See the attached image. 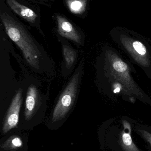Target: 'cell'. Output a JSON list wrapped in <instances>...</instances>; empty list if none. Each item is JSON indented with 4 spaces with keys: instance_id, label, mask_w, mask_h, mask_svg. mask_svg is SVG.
Returning a JSON list of instances; mask_svg holds the SVG:
<instances>
[{
    "instance_id": "6da1fadb",
    "label": "cell",
    "mask_w": 151,
    "mask_h": 151,
    "mask_svg": "<svg viewBox=\"0 0 151 151\" xmlns=\"http://www.w3.org/2000/svg\"><path fill=\"white\" fill-rule=\"evenodd\" d=\"M0 17L6 33L19 48L26 62L33 69L40 70L42 53L27 30L9 14L1 13Z\"/></svg>"
},
{
    "instance_id": "7a4b0ae2",
    "label": "cell",
    "mask_w": 151,
    "mask_h": 151,
    "mask_svg": "<svg viewBox=\"0 0 151 151\" xmlns=\"http://www.w3.org/2000/svg\"><path fill=\"white\" fill-rule=\"evenodd\" d=\"M82 63L76 69L68 84L60 95L51 115V122L57 123L64 119L76 100L82 73Z\"/></svg>"
},
{
    "instance_id": "3957f363",
    "label": "cell",
    "mask_w": 151,
    "mask_h": 151,
    "mask_svg": "<svg viewBox=\"0 0 151 151\" xmlns=\"http://www.w3.org/2000/svg\"><path fill=\"white\" fill-rule=\"evenodd\" d=\"M41 102L39 90L33 84L30 85L27 91L20 129H28L33 127L34 123H35V117L39 113Z\"/></svg>"
},
{
    "instance_id": "277c9868",
    "label": "cell",
    "mask_w": 151,
    "mask_h": 151,
    "mask_svg": "<svg viewBox=\"0 0 151 151\" xmlns=\"http://www.w3.org/2000/svg\"><path fill=\"white\" fill-rule=\"evenodd\" d=\"M23 101V90L19 89L15 94L4 120L1 135H5L17 127L19 122L20 114Z\"/></svg>"
},
{
    "instance_id": "5b68a950",
    "label": "cell",
    "mask_w": 151,
    "mask_h": 151,
    "mask_svg": "<svg viewBox=\"0 0 151 151\" xmlns=\"http://www.w3.org/2000/svg\"><path fill=\"white\" fill-rule=\"evenodd\" d=\"M27 137L19 131H11L1 140V151H26Z\"/></svg>"
},
{
    "instance_id": "8992f818",
    "label": "cell",
    "mask_w": 151,
    "mask_h": 151,
    "mask_svg": "<svg viewBox=\"0 0 151 151\" xmlns=\"http://www.w3.org/2000/svg\"><path fill=\"white\" fill-rule=\"evenodd\" d=\"M56 18L59 34L77 44L82 45V40L81 35L74 26L66 19L60 15L56 16Z\"/></svg>"
},
{
    "instance_id": "52a82bcc",
    "label": "cell",
    "mask_w": 151,
    "mask_h": 151,
    "mask_svg": "<svg viewBox=\"0 0 151 151\" xmlns=\"http://www.w3.org/2000/svg\"><path fill=\"white\" fill-rule=\"evenodd\" d=\"M6 2L9 8L17 15L31 24L35 23L38 16L32 9L16 0H6Z\"/></svg>"
},
{
    "instance_id": "ba28073f",
    "label": "cell",
    "mask_w": 151,
    "mask_h": 151,
    "mask_svg": "<svg viewBox=\"0 0 151 151\" xmlns=\"http://www.w3.org/2000/svg\"><path fill=\"white\" fill-rule=\"evenodd\" d=\"M123 129L120 135L119 143L124 151H142L136 145L131 137V128L127 121L123 122Z\"/></svg>"
},
{
    "instance_id": "9c48e42d",
    "label": "cell",
    "mask_w": 151,
    "mask_h": 151,
    "mask_svg": "<svg viewBox=\"0 0 151 151\" xmlns=\"http://www.w3.org/2000/svg\"><path fill=\"white\" fill-rule=\"evenodd\" d=\"M63 53L65 67L67 70H70L76 62L77 52L69 45L63 44Z\"/></svg>"
},
{
    "instance_id": "30bf717a",
    "label": "cell",
    "mask_w": 151,
    "mask_h": 151,
    "mask_svg": "<svg viewBox=\"0 0 151 151\" xmlns=\"http://www.w3.org/2000/svg\"><path fill=\"white\" fill-rule=\"evenodd\" d=\"M87 0H66L70 11L74 14H81L86 10Z\"/></svg>"
},
{
    "instance_id": "8fae6325",
    "label": "cell",
    "mask_w": 151,
    "mask_h": 151,
    "mask_svg": "<svg viewBox=\"0 0 151 151\" xmlns=\"http://www.w3.org/2000/svg\"><path fill=\"white\" fill-rule=\"evenodd\" d=\"M132 47L134 51L138 55L144 56L147 55V50L146 47L141 42L134 41L132 42Z\"/></svg>"
},
{
    "instance_id": "7c38bea8",
    "label": "cell",
    "mask_w": 151,
    "mask_h": 151,
    "mask_svg": "<svg viewBox=\"0 0 151 151\" xmlns=\"http://www.w3.org/2000/svg\"><path fill=\"white\" fill-rule=\"evenodd\" d=\"M142 137L150 145L151 147V134L146 130L139 129L138 130Z\"/></svg>"
},
{
    "instance_id": "4fadbf2b",
    "label": "cell",
    "mask_w": 151,
    "mask_h": 151,
    "mask_svg": "<svg viewBox=\"0 0 151 151\" xmlns=\"http://www.w3.org/2000/svg\"><path fill=\"white\" fill-rule=\"evenodd\" d=\"M37 1H43V0H37Z\"/></svg>"
}]
</instances>
